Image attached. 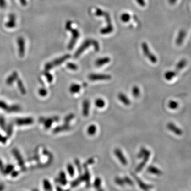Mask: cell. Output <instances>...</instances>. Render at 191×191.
<instances>
[{
  "instance_id": "cell-1",
  "label": "cell",
  "mask_w": 191,
  "mask_h": 191,
  "mask_svg": "<svg viewBox=\"0 0 191 191\" xmlns=\"http://www.w3.org/2000/svg\"><path fill=\"white\" fill-rule=\"evenodd\" d=\"M90 45H93L94 49L96 52H98L99 51V45L98 41L94 39H87L85 41H84L80 47L79 48L77 52H75L74 55V58H78L80 56V55L85 51L86 49L89 47Z\"/></svg>"
},
{
  "instance_id": "cell-2",
  "label": "cell",
  "mask_w": 191,
  "mask_h": 191,
  "mask_svg": "<svg viewBox=\"0 0 191 191\" xmlns=\"http://www.w3.org/2000/svg\"><path fill=\"white\" fill-rule=\"evenodd\" d=\"M72 22L70 21H68L67 22L65 25V28L67 30L70 31L72 34V38L70 41V43L68 45V48L69 50H72L74 48V46L75 45V43L77 42V40L78 39L80 36V33L77 29H74L72 27Z\"/></svg>"
},
{
  "instance_id": "cell-3",
  "label": "cell",
  "mask_w": 191,
  "mask_h": 191,
  "mask_svg": "<svg viewBox=\"0 0 191 191\" xmlns=\"http://www.w3.org/2000/svg\"><path fill=\"white\" fill-rule=\"evenodd\" d=\"M70 57H71V55L70 54H66L63 57H61L60 58L54 60L53 61L46 63L45 65V71H49V70H51L52 68H53L54 67H57V66L61 64L62 63L66 61Z\"/></svg>"
},
{
  "instance_id": "cell-4",
  "label": "cell",
  "mask_w": 191,
  "mask_h": 191,
  "mask_svg": "<svg viewBox=\"0 0 191 191\" xmlns=\"http://www.w3.org/2000/svg\"><path fill=\"white\" fill-rule=\"evenodd\" d=\"M141 46L142 49L143 53L145 57H147V58H148L149 60H150L152 63H156L157 61V57L155 56V55L153 54L150 52V49L147 43L144 42L142 44Z\"/></svg>"
},
{
  "instance_id": "cell-5",
  "label": "cell",
  "mask_w": 191,
  "mask_h": 191,
  "mask_svg": "<svg viewBox=\"0 0 191 191\" xmlns=\"http://www.w3.org/2000/svg\"><path fill=\"white\" fill-rule=\"evenodd\" d=\"M59 117L58 116H53L52 117L46 118L41 117L39 119V122L41 123H42L44 125L45 129L48 130L51 128L52 125L53 124L54 122H57L59 121Z\"/></svg>"
},
{
  "instance_id": "cell-6",
  "label": "cell",
  "mask_w": 191,
  "mask_h": 191,
  "mask_svg": "<svg viewBox=\"0 0 191 191\" xmlns=\"http://www.w3.org/2000/svg\"><path fill=\"white\" fill-rule=\"evenodd\" d=\"M141 148L143 150V157L142 158H143V161L137 167L136 170H135L137 172H139L140 171H141L142 169H143V167H145L147 164V161H148L150 156V151L147 150L145 148H143V147Z\"/></svg>"
},
{
  "instance_id": "cell-7",
  "label": "cell",
  "mask_w": 191,
  "mask_h": 191,
  "mask_svg": "<svg viewBox=\"0 0 191 191\" xmlns=\"http://www.w3.org/2000/svg\"><path fill=\"white\" fill-rule=\"evenodd\" d=\"M111 75L105 74H89L88 78L91 81L106 80L111 79Z\"/></svg>"
},
{
  "instance_id": "cell-8",
  "label": "cell",
  "mask_w": 191,
  "mask_h": 191,
  "mask_svg": "<svg viewBox=\"0 0 191 191\" xmlns=\"http://www.w3.org/2000/svg\"><path fill=\"white\" fill-rule=\"evenodd\" d=\"M33 123H34V119L33 118L31 117L17 118L15 120V124L19 125V126L33 124Z\"/></svg>"
},
{
  "instance_id": "cell-9",
  "label": "cell",
  "mask_w": 191,
  "mask_h": 191,
  "mask_svg": "<svg viewBox=\"0 0 191 191\" xmlns=\"http://www.w3.org/2000/svg\"><path fill=\"white\" fill-rule=\"evenodd\" d=\"M17 43L19 47V54L21 57H24L25 53V41L24 38L19 37L18 38Z\"/></svg>"
},
{
  "instance_id": "cell-10",
  "label": "cell",
  "mask_w": 191,
  "mask_h": 191,
  "mask_svg": "<svg viewBox=\"0 0 191 191\" xmlns=\"http://www.w3.org/2000/svg\"><path fill=\"white\" fill-rule=\"evenodd\" d=\"M95 14L98 17H101V16L104 17L106 19V22L107 23V26H112L111 22V18L108 13L105 12L104 11L101 10V9L98 8L96 10Z\"/></svg>"
},
{
  "instance_id": "cell-11",
  "label": "cell",
  "mask_w": 191,
  "mask_h": 191,
  "mask_svg": "<svg viewBox=\"0 0 191 191\" xmlns=\"http://www.w3.org/2000/svg\"><path fill=\"white\" fill-rule=\"evenodd\" d=\"M12 152L14 156L15 157V159L17 160L20 167L21 168L24 169L25 168V162H24L23 158L21 155L20 153L19 152V150H18L17 148H14L12 149Z\"/></svg>"
},
{
  "instance_id": "cell-12",
  "label": "cell",
  "mask_w": 191,
  "mask_h": 191,
  "mask_svg": "<svg viewBox=\"0 0 191 191\" xmlns=\"http://www.w3.org/2000/svg\"><path fill=\"white\" fill-rule=\"evenodd\" d=\"M167 128L169 131L172 132V133H174L177 135L180 136L182 135V130L172 122H169L168 123L167 125Z\"/></svg>"
},
{
  "instance_id": "cell-13",
  "label": "cell",
  "mask_w": 191,
  "mask_h": 191,
  "mask_svg": "<svg viewBox=\"0 0 191 191\" xmlns=\"http://www.w3.org/2000/svg\"><path fill=\"white\" fill-rule=\"evenodd\" d=\"M114 154L116 157L119 159L120 162L124 165H126L128 164V161L126 158L123 155V152L119 149L116 148L114 150Z\"/></svg>"
},
{
  "instance_id": "cell-14",
  "label": "cell",
  "mask_w": 191,
  "mask_h": 191,
  "mask_svg": "<svg viewBox=\"0 0 191 191\" xmlns=\"http://www.w3.org/2000/svg\"><path fill=\"white\" fill-rule=\"evenodd\" d=\"M186 31L184 29H182L179 31L176 40V44L177 45L179 46L182 44V43L184 41L185 38L186 37Z\"/></svg>"
},
{
  "instance_id": "cell-15",
  "label": "cell",
  "mask_w": 191,
  "mask_h": 191,
  "mask_svg": "<svg viewBox=\"0 0 191 191\" xmlns=\"http://www.w3.org/2000/svg\"><path fill=\"white\" fill-rule=\"evenodd\" d=\"M90 103L89 100L85 99L82 104V114L84 116L87 117L88 116L89 110H90Z\"/></svg>"
},
{
  "instance_id": "cell-16",
  "label": "cell",
  "mask_w": 191,
  "mask_h": 191,
  "mask_svg": "<svg viewBox=\"0 0 191 191\" xmlns=\"http://www.w3.org/2000/svg\"><path fill=\"white\" fill-rule=\"evenodd\" d=\"M15 20H16L15 15L13 14H10L9 16V20L5 24V26L9 28L14 27L16 25Z\"/></svg>"
},
{
  "instance_id": "cell-17",
  "label": "cell",
  "mask_w": 191,
  "mask_h": 191,
  "mask_svg": "<svg viewBox=\"0 0 191 191\" xmlns=\"http://www.w3.org/2000/svg\"><path fill=\"white\" fill-rule=\"evenodd\" d=\"M70 128H71V126L69 125V124L65 123V124L56 127L53 130V133H58L62 131H65L70 130Z\"/></svg>"
},
{
  "instance_id": "cell-18",
  "label": "cell",
  "mask_w": 191,
  "mask_h": 191,
  "mask_svg": "<svg viewBox=\"0 0 191 191\" xmlns=\"http://www.w3.org/2000/svg\"><path fill=\"white\" fill-rule=\"evenodd\" d=\"M18 79V74L17 72H14L6 80V83L8 85H10L14 83L15 81H17Z\"/></svg>"
},
{
  "instance_id": "cell-19",
  "label": "cell",
  "mask_w": 191,
  "mask_h": 191,
  "mask_svg": "<svg viewBox=\"0 0 191 191\" xmlns=\"http://www.w3.org/2000/svg\"><path fill=\"white\" fill-rule=\"evenodd\" d=\"M110 61H111V59L108 57H104L102 58H100L96 61L95 65L96 67H101L102 65L109 63Z\"/></svg>"
},
{
  "instance_id": "cell-20",
  "label": "cell",
  "mask_w": 191,
  "mask_h": 191,
  "mask_svg": "<svg viewBox=\"0 0 191 191\" xmlns=\"http://www.w3.org/2000/svg\"><path fill=\"white\" fill-rule=\"evenodd\" d=\"M133 176L135 178V179L137 180V182L138 183L139 185L140 186V188H141L142 189L145 190V191H147L148 189H150L152 188V186L150 185L147 184H145L141 180L139 179V178L137 177V176H135L134 175H133Z\"/></svg>"
},
{
  "instance_id": "cell-21",
  "label": "cell",
  "mask_w": 191,
  "mask_h": 191,
  "mask_svg": "<svg viewBox=\"0 0 191 191\" xmlns=\"http://www.w3.org/2000/svg\"><path fill=\"white\" fill-rule=\"evenodd\" d=\"M187 63H188V61L186 59L183 58L177 64L176 67V70L175 71L178 74L179 72L181 71V70H182L183 68H184L185 67H186L187 65Z\"/></svg>"
},
{
  "instance_id": "cell-22",
  "label": "cell",
  "mask_w": 191,
  "mask_h": 191,
  "mask_svg": "<svg viewBox=\"0 0 191 191\" xmlns=\"http://www.w3.org/2000/svg\"><path fill=\"white\" fill-rule=\"evenodd\" d=\"M118 98L119 101H121L123 104L125 105L128 106V105H130V104H131L130 99H128V97L123 93H119L118 95Z\"/></svg>"
},
{
  "instance_id": "cell-23",
  "label": "cell",
  "mask_w": 191,
  "mask_h": 191,
  "mask_svg": "<svg viewBox=\"0 0 191 191\" xmlns=\"http://www.w3.org/2000/svg\"><path fill=\"white\" fill-rule=\"evenodd\" d=\"M58 182L60 183L62 185H65L67 184V178L65 172L62 171L59 174V177L57 180Z\"/></svg>"
},
{
  "instance_id": "cell-24",
  "label": "cell",
  "mask_w": 191,
  "mask_h": 191,
  "mask_svg": "<svg viewBox=\"0 0 191 191\" xmlns=\"http://www.w3.org/2000/svg\"><path fill=\"white\" fill-rule=\"evenodd\" d=\"M177 74V73L176 71H168L166 72L165 74L164 77H165V78L167 80L170 81L176 77Z\"/></svg>"
},
{
  "instance_id": "cell-25",
  "label": "cell",
  "mask_w": 191,
  "mask_h": 191,
  "mask_svg": "<svg viewBox=\"0 0 191 191\" xmlns=\"http://www.w3.org/2000/svg\"><path fill=\"white\" fill-rule=\"evenodd\" d=\"M80 85L77 84H72L70 87V91L72 94H77L80 90Z\"/></svg>"
},
{
  "instance_id": "cell-26",
  "label": "cell",
  "mask_w": 191,
  "mask_h": 191,
  "mask_svg": "<svg viewBox=\"0 0 191 191\" xmlns=\"http://www.w3.org/2000/svg\"><path fill=\"white\" fill-rule=\"evenodd\" d=\"M85 172L83 176V178H84V181L86 183V186H90V172H89L88 170L85 168Z\"/></svg>"
},
{
  "instance_id": "cell-27",
  "label": "cell",
  "mask_w": 191,
  "mask_h": 191,
  "mask_svg": "<svg viewBox=\"0 0 191 191\" xmlns=\"http://www.w3.org/2000/svg\"><path fill=\"white\" fill-rule=\"evenodd\" d=\"M17 82L18 87L19 88V91H20L21 94L24 95H26V90L25 88V86H24L22 80H21L20 79H18L17 80Z\"/></svg>"
},
{
  "instance_id": "cell-28",
  "label": "cell",
  "mask_w": 191,
  "mask_h": 191,
  "mask_svg": "<svg viewBox=\"0 0 191 191\" xmlns=\"http://www.w3.org/2000/svg\"><path fill=\"white\" fill-rule=\"evenodd\" d=\"M147 171L150 173L151 174H155V175H161L162 172L159 169H158L156 167L152 166H150L149 167H148L147 168Z\"/></svg>"
},
{
  "instance_id": "cell-29",
  "label": "cell",
  "mask_w": 191,
  "mask_h": 191,
  "mask_svg": "<svg viewBox=\"0 0 191 191\" xmlns=\"http://www.w3.org/2000/svg\"><path fill=\"white\" fill-rule=\"evenodd\" d=\"M43 186L45 191H52V185L50 181L48 179H45L43 180Z\"/></svg>"
},
{
  "instance_id": "cell-30",
  "label": "cell",
  "mask_w": 191,
  "mask_h": 191,
  "mask_svg": "<svg viewBox=\"0 0 191 191\" xmlns=\"http://www.w3.org/2000/svg\"><path fill=\"white\" fill-rule=\"evenodd\" d=\"M82 182H84V178H83L82 175H80L77 179H75L73 182H72L71 183V186L72 188H75L77 186H78L79 184Z\"/></svg>"
},
{
  "instance_id": "cell-31",
  "label": "cell",
  "mask_w": 191,
  "mask_h": 191,
  "mask_svg": "<svg viewBox=\"0 0 191 191\" xmlns=\"http://www.w3.org/2000/svg\"><path fill=\"white\" fill-rule=\"evenodd\" d=\"M113 27L112 26H107L106 27L102 28L101 30V33L102 35H107L112 33Z\"/></svg>"
},
{
  "instance_id": "cell-32",
  "label": "cell",
  "mask_w": 191,
  "mask_h": 191,
  "mask_svg": "<svg viewBox=\"0 0 191 191\" xmlns=\"http://www.w3.org/2000/svg\"><path fill=\"white\" fill-rule=\"evenodd\" d=\"M97 131V128L95 125H91L87 129V133L90 135L95 134Z\"/></svg>"
},
{
  "instance_id": "cell-33",
  "label": "cell",
  "mask_w": 191,
  "mask_h": 191,
  "mask_svg": "<svg viewBox=\"0 0 191 191\" xmlns=\"http://www.w3.org/2000/svg\"><path fill=\"white\" fill-rule=\"evenodd\" d=\"M21 109V108L20 106L17 105H14L12 106H9L7 112H17L20 111Z\"/></svg>"
},
{
  "instance_id": "cell-34",
  "label": "cell",
  "mask_w": 191,
  "mask_h": 191,
  "mask_svg": "<svg viewBox=\"0 0 191 191\" xmlns=\"http://www.w3.org/2000/svg\"><path fill=\"white\" fill-rule=\"evenodd\" d=\"M95 105L97 107L101 108L104 107V106H105V102L103 99L98 98L96 100Z\"/></svg>"
},
{
  "instance_id": "cell-35",
  "label": "cell",
  "mask_w": 191,
  "mask_h": 191,
  "mask_svg": "<svg viewBox=\"0 0 191 191\" xmlns=\"http://www.w3.org/2000/svg\"><path fill=\"white\" fill-rule=\"evenodd\" d=\"M178 103L177 101H170L168 104V107L171 109H176L178 107Z\"/></svg>"
},
{
  "instance_id": "cell-36",
  "label": "cell",
  "mask_w": 191,
  "mask_h": 191,
  "mask_svg": "<svg viewBox=\"0 0 191 191\" xmlns=\"http://www.w3.org/2000/svg\"><path fill=\"white\" fill-rule=\"evenodd\" d=\"M14 170V166L12 165H8L4 168L3 172L5 175H8L12 172Z\"/></svg>"
},
{
  "instance_id": "cell-37",
  "label": "cell",
  "mask_w": 191,
  "mask_h": 191,
  "mask_svg": "<svg viewBox=\"0 0 191 191\" xmlns=\"http://www.w3.org/2000/svg\"><path fill=\"white\" fill-rule=\"evenodd\" d=\"M67 171L71 177H74V168L71 164H68L67 167Z\"/></svg>"
},
{
  "instance_id": "cell-38",
  "label": "cell",
  "mask_w": 191,
  "mask_h": 191,
  "mask_svg": "<svg viewBox=\"0 0 191 191\" xmlns=\"http://www.w3.org/2000/svg\"><path fill=\"white\" fill-rule=\"evenodd\" d=\"M5 131L7 133V137L10 138L12 135V133H13V125L12 124L10 123L7 126Z\"/></svg>"
},
{
  "instance_id": "cell-39",
  "label": "cell",
  "mask_w": 191,
  "mask_h": 191,
  "mask_svg": "<svg viewBox=\"0 0 191 191\" xmlns=\"http://www.w3.org/2000/svg\"><path fill=\"white\" fill-rule=\"evenodd\" d=\"M140 91L139 88L138 86H134L132 89V95L135 98L138 97L140 96Z\"/></svg>"
},
{
  "instance_id": "cell-40",
  "label": "cell",
  "mask_w": 191,
  "mask_h": 191,
  "mask_svg": "<svg viewBox=\"0 0 191 191\" xmlns=\"http://www.w3.org/2000/svg\"><path fill=\"white\" fill-rule=\"evenodd\" d=\"M130 18H131V17H130V14L127 13L123 14L121 16V19L124 22H128L130 20Z\"/></svg>"
},
{
  "instance_id": "cell-41",
  "label": "cell",
  "mask_w": 191,
  "mask_h": 191,
  "mask_svg": "<svg viewBox=\"0 0 191 191\" xmlns=\"http://www.w3.org/2000/svg\"><path fill=\"white\" fill-rule=\"evenodd\" d=\"M44 75H45V77H46L48 82H50V83L52 82L53 79V75H52L50 72H48V71H45L44 72Z\"/></svg>"
},
{
  "instance_id": "cell-42",
  "label": "cell",
  "mask_w": 191,
  "mask_h": 191,
  "mask_svg": "<svg viewBox=\"0 0 191 191\" xmlns=\"http://www.w3.org/2000/svg\"><path fill=\"white\" fill-rule=\"evenodd\" d=\"M101 184V180L99 177L96 178L94 182V186L96 189H99Z\"/></svg>"
},
{
  "instance_id": "cell-43",
  "label": "cell",
  "mask_w": 191,
  "mask_h": 191,
  "mask_svg": "<svg viewBox=\"0 0 191 191\" xmlns=\"http://www.w3.org/2000/svg\"><path fill=\"white\" fill-rule=\"evenodd\" d=\"M0 128L3 131H5L7 128L5 119L2 116L0 117Z\"/></svg>"
},
{
  "instance_id": "cell-44",
  "label": "cell",
  "mask_w": 191,
  "mask_h": 191,
  "mask_svg": "<svg viewBox=\"0 0 191 191\" xmlns=\"http://www.w3.org/2000/svg\"><path fill=\"white\" fill-rule=\"evenodd\" d=\"M74 117H75V115L74 114H70L67 115V116H65V117L64 119V123H66V124H68L71 120L74 119Z\"/></svg>"
},
{
  "instance_id": "cell-45",
  "label": "cell",
  "mask_w": 191,
  "mask_h": 191,
  "mask_svg": "<svg viewBox=\"0 0 191 191\" xmlns=\"http://www.w3.org/2000/svg\"><path fill=\"white\" fill-rule=\"evenodd\" d=\"M94 162H95L94 159L93 158H89L86 162H85V163L83 164V167H84V168H87L88 166L94 164Z\"/></svg>"
},
{
  "instance_id": "cell-46",
  "label": "cell",
  "mask_w": 191,
  "mask_h": 191,
  "mask_svg": "<svg viewBox=\"0 0 191 191\" xmlns=\"http://www.w3.org/2000/svg\"><path fill=\"white\" fill-rule=\"evenodd\" d=\"M67 67L68 69L71 70H77L78 69V66L74 63H68L67 64Z\"/></svg>"
},
{
  "instance_id": "cell-47",
  "label": "cell",
  "mask_w": 191,
  "mask_h": 191,
  "mask_svg": "<svg viewBox=\"0 0 191 191\" xmlns=\"http://www.w3.org/2000/svg\"><path fill=\"white\" fill-rule=\"evenodd\" d=\"M115 182L117 184L120 185V186H123L125 184L124 179H122L121 178L118 177L115 178Z\"/></svg>"
},
{
  "instance_id": "cell-48",
  "label": "cell",
  "mask_w": 191,
  "mask_h": 191,
  "mask_svg": "<svg viewBox=\"0 0 191 191\" xmlns=\"http://www.w3.org/2000/svg\"><path fill=\"white\" fill-rule=\"evenodd\" d=\"M38 93L41 97H45L47 95V90L44 88H41L39 89Z\"/></svg>"
},
{
  "instance_id": "cell-49",
  "label": "cell",
  "mask_w": 191,
  "mask_h": 191,
  "mask_svg": "<svg viewBox=\"0 0 191 191\" xmlns=\"http://www.w3.org/2000/svg\"><path fill=\"white\" fill-rule=\"evenodd\" d=\"M74 163H75V166H77L79 172H80V173H81V172H82V168H81V166L80 161H79L78 159H75V161H74Z\"/></svg>"
},
{
  "instance_id": "cell-50",
  "label": "cell",
  "mask_w": 191,
  "mask_h": 191,
  "mask_svg": "<svg viewBox=\"0 0 191 191\" xmlns=\"http://www.w3.org/2000/svg\"><path fill=\"white\" fill-rule=\"evenodd\" d=\"M8 108H9V106L5 102H4L2 101H0V108L1 109H4L7 112Z\"/></svg>"
},
{
  "instance_id": "cell-51",
  "label": "cell",
  "mask_w": 191,
  "mask_h": 191,
  "mask_svg": "<svg viewBox=\"0 0 191 191\" xmlns=\"http://www.w3.org/2000/svg\"><path fill=\"white\" fill-rule=\"evenodd\" d=\"M124 181L125 183H126V184L130 185L133 184V182L128 177H125L124 178Z\"/></svg>"
},
{
  "instance_id": "cell-52",
  "label": "cell",
  "mask_w": 191,
  "mask_h": 191,
  "mask_svg": "<svg viewBox=\"0 0 191 191\" xmlns=\"http://www.w3.org/2000/svg\"><path fill=\"white\" fill-rule=\"evenodd\" d=\"M7 7V2L5 0H0V8L4 9Z\"/></svg>"
},
{
  "instance_id": "cell-53",
  "label": "cell",
  "mask_w": 191,
  "mask_h": 191,
  "mask_svg": "<svg viewBox=\"0 0 191 191\" xmlns=\"http://www.w3.org/2000/svg\"><path fill=\"white\" fill-rule=\"evenodd\" d=\"M8 138L7 137H3L0 134V142L2 143H5L7 142Z\"/></svg>"
},
{
  "instance_id": "cell-54",
  "label": "cell",
  "mask_w": 191,
  "mask_h": 191,
  "mask_svg": "<svg viewBox=\"0 0 191 191\" xmlns=\"http://www.w3.org/2000/svg\"><path fill=\"white\" fill-rule=\"evenodd\" d=\"M136 1H137V3L139 4V5H140L141 7H145V0H136Z\"/></svg>"
},
{
  "instance_id": "cell-55",
  "label": "cell",
  "mask_w": 191,
  "mask_h": 191,
  "mask_svg": "<svg viewBox=\"0 0 191 191\" xmlns=\"http://www.w3.org/2000/svg\"><path fill=\"white\" fill-rule=\"evenodd\" d=\"M4 168V167L3 162L1 160H0V171H1L2 172H3Z\"/></svg>"
},
{
  "instance_id": "cell-56",
  "label": "cell",
  "mask_w": 191,
  "mask_h": 191,
  "mask_svg": "<svg viewBox=\"0 0 191 191\" xmlns=\"http://www.w3.org/2000/svg\"><path fill=\"white\" fill-rule=\"evenodd\" d=\"M18 174H19V172H17V171H12V174H11V175H12V177H16V176H17L18 175Z\"/></svg>"
},
{
  "instance_id": "cell-57",
  "label": "cell",
  "mask_w": 191,
  "mask_h": 191,
  "mask_svg": "<svg viewBox=\"0 0 191 191\" xmlns=\"http://www.w3.org/2000/svg\"><path fill=\"white\" fill-rule=\"evenodd\" d=\"M21 4L24 6L27 5V1L26 0H19Z\"/></svg>"
},
{
  "instance_id": "cell-58",
  "label": "cell",
  "mask_w": 191,
  "mask_h": 191,
  "mask_svg": "<svg viewBox=\"0 0 191 191\" xmlns=\"http://www.w3.org/2000/svg\"><path fill=\"white\" fill-rule=\"evenodd\" d=\"M177 1V0H168V2H169V3L171 4V5H173V4L176 3Z\"/></svg>"
},
{
  "instance_id": "cell-59",
  "label": "cell",
  "mask_w": 191,
  "mask_h": 191,
  "mask_svg": "<svg viewBox=\"0 0 191 191\" xmlns=\"http://www.w3.org/2000/svg\"><path fill=\"white\" fill-rule=\"evenodd\" d=\"M57 191H63V189L59 186H57Z\"/></svg>"
},
{
  "instance_id": "cell-60",
  "label": "cell",
  "mask_w": 191,
  "mask_h": 191,
  "mask_svg": "<svg viewBox=\"0 0 191 191\" xmlns=\"http://www.w3.org/2000/svg\"><path fill=\"white\" fill-rule=\"evenodd\" d=\"M3 185H0V191H2L3 189Z\"/></svg>"
},
{
  "instance_id": "cell-61",
  "label": "cell",
  "mask_w": 191,
  "mask_h": 191,
  "mask_svg": "<svg viewBox=\"0 0 191 191\" xmlns=\"http://www.w3.org/2000/svg\"><path fill=\"white\" fill-rule=\"evenodd\" d=\"M98 191H104V190L102 189H101V188H99V189H98Z\"/></svg>"
},
{
  "instance_id": "cell-62",
  "label": "cell",
  "mask_w": 191,
  "mask_h": 191,
  "mask_svg": "<svg viewBox=\"0 0 191 191\" xmlns=\"http://www.w3.org/2000/svg\"><path fill=\"white\" fill-rule=\"evenodd\" d=\"M33 191H38V189H33Z\"/></svg>"
},
{
  "instance_id": "cell-63",
  "label": "cell",
  "mask_w": 191,
  "mask_h": 191,
  "mask_svg": "<svg viewBox=\"0 0 191 191\" xmlns=\"http://www.w3.org/2000/svg\"><path fill=\"white\" fill-rule=\"evenodd\" d=\"M63 191H70L69 189H67V190H63Z\"/></svg>"
}]
</instances>
